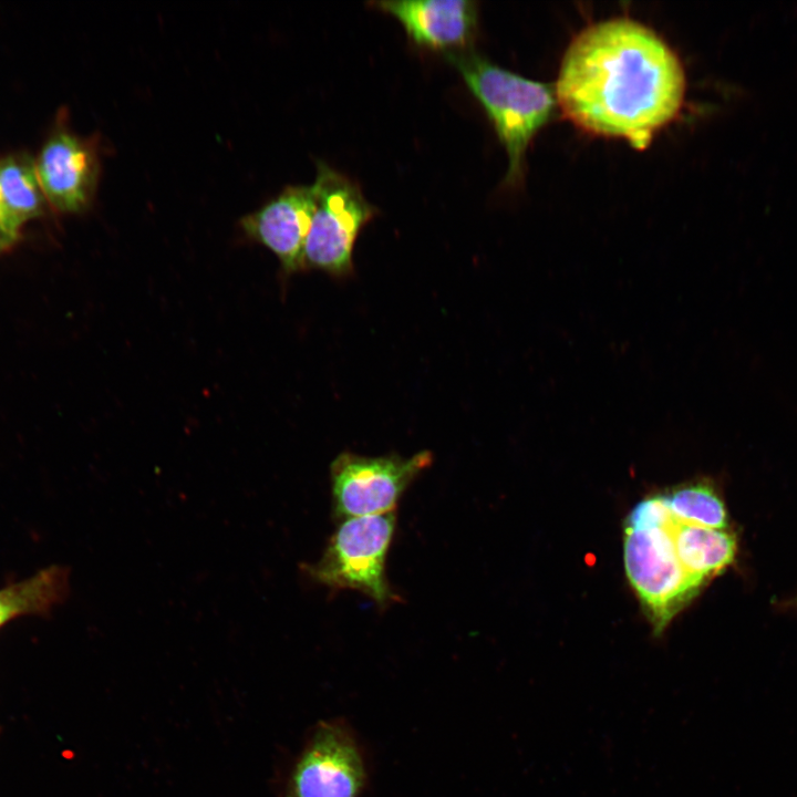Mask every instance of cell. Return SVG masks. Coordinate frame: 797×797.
<instances>
[{
  "mask_svg": "<svg viewBox=\"0 0 797 797\" xmlns=\"http://www.w3.org/2000/svg\"><path fill=\"white\" fill-rule=\"evenodd\" d=\"M683 66L650 28L627 18L600 21L569 44L555 87L562 114L582 131L644 149L679 113Z\"/></svg>",
  "mask_w": 797,
  "mask_h": 797,
  "instance_id": "1",
  "label": "cell"
},
{
  "mask_svg": "<svg viewBox=\"0 0 797 797\" xmlns=\"http://www.w3.org/2000/svg\"><path fill=\"white\" fill-rule=\"evenodd\" d=\"M445 56L484 108L505 147L508 157L505 184L519 185L528 146L552 116L557 104L555 89L503 69L472 48Z\"/></svg>",
  "mask_w": 797,
  "mask_h": 797,
  "instance_id": "2",
  "label": "cell"
},
{
  "mask_svg": "<svg viewBox=\"0 0 797 797\" xmlns=\"http://www.w3.org/2000/svg\"><path fill=\"white\" fill-rule=\"evenodd\" d=\"M395 525V511L343 519L321 558L301 563L300 569L313 582L334 590L360 591L385 609L398 601L385 573Z\"/></svg>",
  "mask_w": 797,
  "mask_h": 797,
  "instance_id": "3",
  "label": "cell"
},
{
  "mask_svg": "<svg viewBox=\"0 0 797 797\" xmlns=\"http://www.w3.org/2000/svg\"><path fill=\"white\" fill-rule=\"evenodd\" d=\"M314 183L318 198L304 247L306 268L351 275L356 238L377 209L354 180L323 162L317 163Z\"/></svg>",
  "mask_w": 797,
  "mask_h": 797,
  "instance_id": "4",
  "label": "cell"
},
{
  "mask_svg": "<svg viewBox=\"0 0 797 797\" xmlns=\"http://www.w3.org/2000/svg\"><path fill=\"white\" fill-rule=\"evenodd\" d=\"M669 513L655 526H627L624 532L627 576L656 632L662 631L704 584L689 575L677 558L673 537L666 525Z\"/></svg>",
  "mask_w": 797,
  "mask_h": 797,
  "instance_id": "5",
  "label": "cell"
},
{
  "mask_svg": "<svg viewBox=\"0 0 797 797\" xmlns=\"http://www.w3.org/2000/svg\"><path fill=\"white\" fill-rule=\"evenodd\" d=\"M432 460L427 451L408 458L340 454L330 467L334 515L343 520L395 511L404 490Z\"/></svg>",
  "mask_w": 797,
  "mask_h": 797,
  "instance_id": "6",
  "label": "cell"
},
{
  "mask_svg": "<svg viewBox=\"0 0 797 797\" xmlns=\"http://www.w3.org/2000/svg\"><path fill=\"white\" fill-rule=\"evenodd\" d=\"M100 170L99 141L64 130L46 142L35 165L44 197L62 213H80L91 205Z\"/></svg>",
  "mask_w": 797,
  "mask_h": 797,
  "instance_id": "7",
  "label": "cell"
},
{
  "mask_svg": "<svg viewBox=\"0 0 797 797\" xmlns=\"http://www.w3.org/2000/svg\"><path fill=\"white\" fill-rule=\"evenodd\" d=\"M317 198L314 182L287 186L260 208L244 216L239 221L241 231L248 239L272 251L287 275L303 270L304 247Z\"/></svg>",
  "mask_w": 797,
  "mask_h": 797,
  "instance_id": "8",
  "label": "cell"
},
{
  "mask_svg": "<svg viewBox=\"0 0 797 797\" xmlns=\"http://www.w3.org/2000/svg\"><path fill=\"white\" fill-rule=\"evenodd\" d=\"M371 7L394 17L418 46L443 53L470 49L478 28V3L470 0H386Z\"/></svg>",
  "mask_w": 797,
  "mask_h": 797,
  "instance_id": "9",
  "label": "cell"
},
{
  "mask_svg": "<svg viewBox=\"0 0 797 797\" xmlns=\"http://www.w3.org/2000/svg\"><path fill=\"white\" fill-rule=\"evenodd\" d=\"M362 764L351 739L337 727L322 728L293 776L296 797H356Z\"/></svg>",
  "mask_w": 797,
  "mask_h": 797,
  "instance_id": "10",
  "label": "cell"
},
{
  "mask_svg": "<svg viewBox=\"0 0 797 797\" xmlns=\"http://www.w3.org/2000/svg\"><path fill=\"white\" fill-rule=\"evenodd\" d=\"M666 525L682 567L703 583L734 561L736 539L726 529L682 522L671 510Z\"/></svg>",
  "mask_w": 797,
  "mask_h": 797,
  "instance_id": "11",
  "label": "cell"
},
{
  "mask_svg": "<svg viewBox=\"0 0 797 797\" xmlns=\"http://www.w3.org/2000/svg\"><path fill=\"white\" fill-rule=\"evenodd\" d=\"M43 206L35 166L29 159L10 157L0 162V231L6 244L14 240L21 226L39 215Z\"/></svg>",
  "mask_w": 797,
  "mask_h": 797,
  "instance_id": "12",
  "label": "cell"
},
{
  "mask_svg": "<svg viewBox=\"0 0 797 797\" xmlns=\"http://www.w3.org/2000/svg\"><path fill=\"white\" fill-rule=\"evenodd\" d=\"M68 569L51 567L0 590V627L25 613L41 612L60 602L69 589Z\"/></svg>",
  "mask_w": 797,
  "mask_h": 797,
  "instance_id": "13",
  "label": "cell"
},
{
  "mask_svg": "<svg viewBox=\"0 0 797 797\" xmlns=\"http://www.w3.org/2000/svg\"><path fill=\"white\" fill-rule=\"evenodd\" d=\"M664 497L671 513L682 522L714 529L727 528L724 503L707 484L683 486Z\"/></svg>",
  "mask_w": 797,
  "mask_h": 797,
  "instance_id": "14",
  "label": "cell"
},
{
  "mask_svg": "<svg viewBox=\"0 0 797 797\" xmlns=\"http://www.w3.org/2000/svg\"><path fill=\"white\" fill-rule=\"evenodd\" d=\"M0 242H4L3 237H2V235H1V231H0ZM4 244H6V242H4Z\"/></svg>",
  "mask_w": 797,
  "mask_h": 797,
  "instance_id": "15",
  "label": "cell"
}]
</instances>
